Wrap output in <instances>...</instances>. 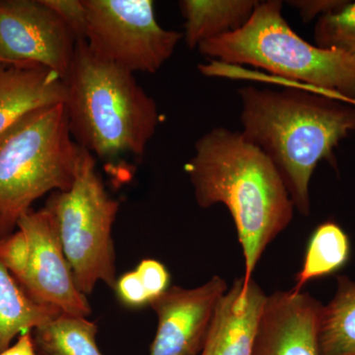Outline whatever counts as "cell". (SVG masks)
I'll return each instance as SVG.
<instances>
[{
  "instance_id": "obj_1",
  "label": "cell",
  "mask_w": 355,
  "mask_h": 355,
  "mask_svg": "<svg viewBox=\"0 0 355 355\" xmlns=\"http://www.w3.org/2000/svg\"><path fill=\"white\" fill-rule=\"evenodd\" d=\"M241 135L272 161L294 207L310 214V182L321 161L336 166L334 151L355 132V104L301 86L282 90L247 86Z\"/></svg>"
},
{
  "instance_id": "obj_2",
  "label": "cell",
  "mask_w": 355,
  "mask_h": 355,
  "mask_svg": "<svg viewBox=\"0 0 355 355\" xmlns=\"http://www.w3.org/2000/svg\"><path fill=\"white\" fill-rule=\"evenodd\" d=\"M184 171L200 207L221 203L230 212L244 256L243 277L253 279L266 247L291 224L295 209L277 168L241 132L219 127L198 139Z\"/></svg>"
},
{
  "instance_id": "obj_3",
  "label": "cell",
  "mask_w": 355,
  "mask_h": 355,
  "mask_svg": "<svg viewBox=\"0 0 355 355\" xmlns=\"http://www.w3.org/2000/svg\"><path fill=\"white\" fill-rule=\"evenodd\" d=\"M133 74L78 41L64 79L74 141L112 169L125 157L141 158L160 123L157 104Z\"/></svg>"
},
{
  "instance_id": "obj_4",
  "label": "cell",
  "mask_w": 355,
  "mask_h": 355,
  "mask_svg": "<svg viewBox=\"0 0 355 355\" xmlns=\"http://www.w3.org/2000/svg\"><path fill=\"white\" fill-rule=\"evenodd\" d=\"M212 62L248 64L286 81L355 104V64L349 55L306 42L282 16V2H259L241 29L200 44Z\"/></svg>"
},
{
  "instance_id": "obj_5",
  "label": "cell",
  "mask_w": 355,
  "mask_h": 355,
  "mask_svg": "<svg viewBox=\"0 0 355 355\" xmlns=\"http://www.w3.org/2000/svg\"><path fill=\"white\" fill-rule=\"evenodd\" d=\"M83 153L62 103L33 110L0 135V240L38 198L69 190Z\"/></svg>"
},
{
  "instance_id": "obj_6",
  "label": "cell",
  "mask_w": 355,
  "mask_h": 355,
  "mask_svg": "<svg viewBox=\"0 0 355 355\" xmlns=\"http://www.w3.org/2000/svg\"><path fill=\"white\" fill-rule=\"evenodd\" d=\"M44 207L53 217L81 293H92L100 282L114 289L116 256L112 230L120 202L105 188L92 154L83 148L73 184L69 190L51 193Z\"/></svg>"
},
{
  "instance_id": "obj_7",
  "label": "cell",
  "mask_w": 355,
  "mask_h": 355,
  "mask_svg": "<svg viewBox=\"0 0 355 355\" xmlns=\"http://www.w3.org/2000/svg\"><path fill=\"white\" fill-rule=\"evenodd\" d=\"M17 227L0 240V261L22 291L40 305L87 318L90 304L76 286L51 212L46 207L30 209Z\"/></svg>"
},
{
  "instance_id": "obj_8",
  "label": "cell",
  "mask_w": 355,
  "mask_h": 355,
  "mask_svg": "<svg viewBox=\"0 0 355 355\" xmlns=\"http://www.w3.org/2000/svg\"><path fill=\"white\" fill-rule=\"evenodd\" d=\"M85 42L98 57L132 72L156 73L183 33L159 24L151 0H83Z\"/></svg>"
},
{
  "instance_id": "obj_9",
  "label": "cell",
  "mask_w": 355,
  "mask_h": 355,
  "mask_svg": "<svg viewBox=\"0 0 355 355\" xmlns=\"http://www.w3.org/2000/svg\"><path fill=\"white\" fill-rule=\"evenodd\" d=\"M76 43L43 0H0V64L42 65L64 81Z\"/></svg>"
},
{
  "instance_id": "obj_10",
  "label": "cell",
  "mask_w": 355,
  "mask_h": 355,
  "mask_svg": "<svg viewBox=\"0 0 355 355\" xmlns=\"http://www.w3.org/2000/svg\"><path fill=\"white\" fill-rule=\"evenodd\" d=\"M227 289L216 275L195 288L169 287L153 300L158 324L149 355L200 354L214 307Z\"/></svg>"
},
{
  "instance_id": "obj_11",
  "label": "cell",
  "mask_w": 355,
  "mask_h": 355,
  "mask_svg": "<svg viewBox=\"0 0 355 355\" xmlns=\"http://www.w3.org/2000/svg\"><path fill=\"white\" fill-rule=\"evenodd\" d=\"M322 308L306 292L291 289L268 296L252 355H321Z\"/></svg>"
},
{
  "instance_id": "obj_12",
  "label": "cell",
  "mask_w": 355,
  "mask_h": 355,
  "mask_svg": "<svg viewBox=\"0 0 355 355\" xmlns=\"http://www.w3.org/2000/svg\"><path fill=\"white\" fill-rule=\"evenodd\" d=\"M266 299L253 279H236L217 301L200 355H252Z\"/></svg>"
},
{
  "instance_id": "obj_13",
  "label": "cell",
  "mask_w": 355,
  "mask_h": 355,
  "mask_svg": "<svg viewBox=\"0 0 355 355\" xmlns=\"http://www.w3.org/2000/svg\"><path fill=\"white\" fill-rule=\"evenodd\" d=\"M67 86L38 64H0V135L33 110L64 104Z\"/></svg>"
},
{
  "instance_id": "obj_14",
  "label": "cell",
  "mask_w": 355,
  "mask_h": 355,
  "mask_svg": "<svg viewBox=\"0 0 355 355\" xmlns=\"http://www.w3.org/2000/svg\"><path fill=\"white\" fill-rule=\"evenodd\" d=\"M258 0H182L184 38L190 49L241 29L251 18Z\"/></svg>"
},
{
  "instance_id": "obj_15",
  "label": "cell",
  "mask_w": 355,
  "mask_h": 355,
  "mask_svg": "<svg viewBox=\"0 0 355 355\" xmlns=\"http://www.w3.org/2000/svg\"><path fill=\"white\" fill-rule=\"evenodd\" d=\"M60 314L58 308L40 305L28 297L0 261V352L8 349L16 336L35 330Z\"/></svg>"
},
{
  "instance_id": "obj_16",
  "label": "cell",
  "mask_w": 355,
  "mask_h": 355,
  "mask_svg": "<svg viewBox=\"0 0 355 355\" xmlns=\"http://www.w3.org/2000/svg\"><path fill=\"white\" fill-rule=\"evenodd\" d=\"M333 299L322 308L319 326L321 355H355V282L338 275Z\"/></svg>"
},
{
  "instance_id": "obj_17",
  "label": "cell",
  "mask_w": 355,
  "mask_h": 355,
  "mask_svg": "<svg viewBox=\"0 0 355 355\" xmlns=\"http://www.w3.org/2000/svg\"><path fill=\"white\" fill-rule=\"evenodd\" d=\"M350 252L349 236L338 223L326 221L320 224L311 235L302 268L296 275L292 291L298 293L311 280L340 272L349 263Z\"/></svg>"
},
{
  "instance_id": "obj_18",
  "label": "cell",
  "mask_w": 355,
  "mask_h": 355,
  "mask_svg": "<svg viewBox=\"0 0 355 355\" xmlns=\"http://www.w3.org/2000/svg\"><path fill=\"white\" fill-rule=\"evenodd\" d=\"M97 326L87 318L62 314L32 331L37 355H103Z\"/></svg>"
},
{
  "instance_id": "obj_19",
  "label": "cell",
  "mask_w": 355,
  "mask_h": 355,
  "mask_svg": "<svg viewBox=\"0 0 355 355\" xmlns=\"http://www.w3.org/2000/svg\"><path fill=\"white\" fill-rule=\"evenodd\" d=\"M314 40L320 48L343 51L355 64V2L318 18Z\"/></svg>"
},
{
  "instance_id": "obj_20",
  "label": "cell",
  "mask_w": 355,
  "mask_h": 355,
  "mask_svg": "<svg viewBox=\"0 0 355 355\" xmlns=\"http://www.w3.org/2000/svg\"><path fill=\"white\" fill-rule=\"evenodd\" d=\"M51 10L60 16L69 27L76 41H85L86 10L83 0H43Z\"/></svg>"
},
{
  "instance_id": "obj_21",
  "label": "cell",
  "mask_w": 355,
  "mask_h": 355,
  "mask_svg": "<svg viewBox=\"0 0 355 355\" xmlns=\"http://www.w3.org/2000/svg\"><path fill=\"white\" fill-rule=\"evenodd\" d=\"M135 270L139 273L151 302L169 288V272L160 261L146 259L140 261Z\"/></svg>"
},
{
  "instance_id": "obj_22",
  "label": "cell",
  "mask_w": 355,
  "mask_h": 355,
  "mask_svg": "<svg viewBox=\"0 0 355 355\" xmlns=\"http://www.w3.org/2000/svg\"><path fill=\"white\" fill-rule=\"evenodd\" d=\"M114 289L119 299L125 305L135 308L150 305V298L137 270L121 275L116 279Z\"/></svg>"
},
{
  "instance_id": "obj_23",
  "label": "cell",
  "mask_w": 355,
  "mask_h": 355,
  "mask_svg": "<svg viewBox=\"0 0 355 355\" xmlns=\"http://www.w3.org/2000/svg\"><path fill=\"white\" fill-rule=\"evenodd\" d=\"M349 2L345 0H292L288 3L297 9L305 22H310L317 16L320 18L340 10Z\"/></svg>"
},
{
  "instance_id": "obj_24",
  "label": "cell",
  "mask_w": 355,
  "mask_h": 355,
  "mask_svg": "<svg viewBox=\"0 0 355 355\" xmlns=\"http://www.w3.org/2000/svg\"><path fill=\"white\" fill-rule=\"evenodd\" d=\"M0 355H37L32 331L21 334L16 343L0 352Z\"/></svg>"
}]
</instances>
